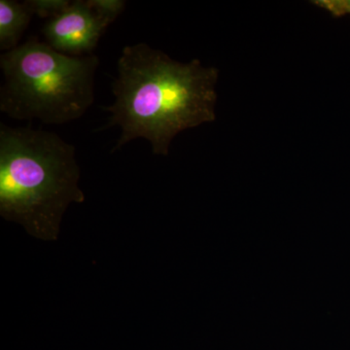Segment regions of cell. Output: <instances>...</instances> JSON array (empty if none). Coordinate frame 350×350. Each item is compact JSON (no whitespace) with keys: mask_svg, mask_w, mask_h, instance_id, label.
<instances>
[{"mask_svg":"<svg viewBox=\"0 0 350 350\" xmlns=\"http://www.w3.org/2000/svg\"><path fill=\"white\" fill-rule=\"evenodd\" d=\"M217 80L218 69L200 59L181 64L146 43L126 46L112 84L115 101L103 107L110 113L107 128H121L112 153L144 138L154 155H169L180 131L215 121Z\"/></svg>","mask_w":350,"mask_h":350,"instance_id":"6da1fadb","label":"cell"},{"mask_svg":"<svg viewBox=\"0 0 350 350\" xmlns=\"http://www.w3.org/2000/svg\"><path fill=\"white\" fill-rule=\"evenodd\" d=\"M33 13L25 2L0 0V49L4 53L14 50L29 27Z\"/></svg>","mask_w":350,"mask_h":350,"instance_id":"5b68a950","label":"cell"},{"mask_svg":"<svg viewBox=\"0 0 350 350\" xmlns=\"http://www.w3.org/2000/svg\"><path fill=\"white\" fill-rule=\"evenodd\" d=\"M25 4L42 19H53L63 13L71 1L68 0H25Z\"/></svg>","mask_w":350,"mask_h":350,"instance_id":"52a82bcc","label":"cell"},{"mask_svg":"<svg viewBox=\"0 0 350 350\" xmlns=\"http://www.w3.org/2000/svg\"><path fill=\"white\" fill-rule=\"evenodd\" d=\"M88 4L105 25H109L123 13L124 0H87Z\"/></svg>","mask_w":350,"mask_h":350,"instance_id":"8992f818","label":"cell"},{"mask_svg":"<svg viewBox=\"0 0 350 350\" xmlns=\"http://www.w3.org/2000/svg\"><path fill=\"white\" fill-rule=\"evenodd\" d=\"M107 25L85 0L71 2L57 17L48 21L43 36L53 49L72 57L93 55Z\"/></svg>","mask_w":350,"mask_h":350,"instance_id":"277c9868","label":"cell"},{"mask_svg":"<svg viewBox=\"0 0 350 350\" xmlns=\"http://www.w3.org/2000/svg\"><path fill=\"white\" fill-rule=\"evenodd\" d=\"M75 153L56 133L0 124V215L57 241L69 204L85 202Z\"/></svg>","mask_w":350,"mask_h":350,"instance_id":"7a4b0ae2","label":"cell"},{"mask_svg":"<svg viewBox=\"0 0 350 350\" xmlns=\"http://www.w3.org/2000/svg\"><path fill=\"white\" fill-rule=\"evenodd\" d=\"M313 3L326 9L334 15L350 13V0H317Z\"/></svg>","mask_w":350,"mask_h":350,"instance_id":"ba28073f","label":"cell"},{"mask_svg":"<svg viewBox=\"0 0 350 350\" xmlns=\"http://www.w3.org/2000/svg\"><path fill=\"white\" fill-rule=\"evenodd\" d=\"M96 55L72 57L31 38L0 56V111L20 121L61 125L81 118L94 100Z\"/></svg>","mask_w":350,"mask_h":350,"instance_id":"3957f363","label":"cell"}]
</instances>
